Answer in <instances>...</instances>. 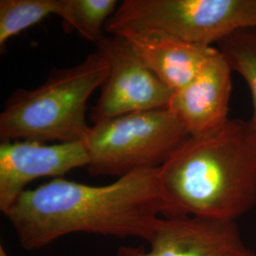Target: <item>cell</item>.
I'll return each mask as SVG.
<instances>
[{
  "instance_id": "6da1fadb",
  "label": "cell",
  "mask_w": 256,
  "mask_h": 256,
  "mask_svg": "<svg viewBox=\"0 0 256 256\" xmlns=\"http://www.w3.org/2000/svg\"><path fill=\"white\" fill-rule=\"evenodd\" d=\"M4 216L21 247L36 250L74 234L148 242L166 206L158 169H148L102 186L54 178L22 192Z\"/></svg>"
},
{
  "instance_id": "7a4b0ae2",
  "label": "cell",
  "mask_w": 256,
  "mask_h": 256,
  "mask_svg": "<svg viewBox=\"0 0 256 256\" xmlns=\"http://www.w3.org/2000/svg\"><path fill=\"white\" fill-rule=\"evenodd\" d=\"M164 218L236 221L256 204V138L248 122L230 119L220 131L190 137L160 167Z\"/></svg>"
},
{
  "instance_id": "3957f363",
  "label": "cell",
  "mask_w": 256,
  "mask_h": 256,
  "mask_svg": "<svg viewBox=\"0 0 256 256\" xmlns=\"http://www.w3.org/2000/svg\"><path fill=\"white\" fill-rule=\"evenodd\" d=\"M110 74V64L99 52L82 63L56 70L34 90H18L0 114L2 140L75 142L88 136L86 102Z\"/></svg>"
},
{
  "instance_id": "277c9868",
  "label": "cell",
  "mask_w": 256,
  "mask_h": 256,
  "mask_svg": "<svg viewBox=\"0 0 256 256\" xmlns=\"http://www.w3.org/2000/svg\"><path fill=\"white\" fill-rule=\"evenodd\" d=\"M256 28V0H126L106 25L111 36L155 32L212 46Z\"/></svg>"
},
{
  "instance_id": "5b68a950",
  "label": "cell",
  "mask_w": 256,
  "mask_h": 256,
  "mask_svg": "<svg viewBox=\"0 0 256 256\" xmlns=\"http://www.w3.org/2000/svg\"><path fill=\"white\" fill-rule=\"evenodd\" d=\"M190 138L168 108L130 113L94 124L84 138L94 176L158 169Z\"/></svg>"
},
{
  "instance_id": "8992f818",
  "label": "cell",
  "mask_w": 256,
  "mask_h": 256,
  "mask_svg": "<svg viewBox=\"0 0 256 256\" xmlns=\"http://www.w3.org/2000/svg\"><path fill=\"white\" fill-rule=\"evenodd\" d=\"M96 46L110 64V74L90 113L94 124L168 108L173 92L144 64L124 37L104 36Z\"/></svg>"
},
{
  "instance_id": "52a82bcc",
  "label": "cell",
  "mask_w": 256,
  "mask_h": 256,
  "mask_svg": "<svg viewBox=\"0 0 256 256\" xmlns=\"http://www.w3.org/2000/svg\"><path fill=\"white\" fill-rule=\"evenodd\" d=\"M149 248L120 247L116 256H256L236 221L200 216L162 218Z\"/></svg>"
},
{
  "instance_id": "ba28073f",
  "label": "cell",
  "mask_w": 256,
  "mask_h": 256,
  "mask_svg": "<svg viewBox=\"0 0 256 256\" xmlns=\"http://www.w3.org/2000/svg\"><path fill=\"white\" fill-rule=\"evenodd\" d=\"M90 156L84 142L46 146L32 140H2L0 144V210L5 214L25 192L28 184L41 178H60L86 166Z\"/></svg>"
},
{
  "instance_id": "9c48e42d",
  "label": "cell",
  "mask_w": 256,
  "mask_h": 256,
  "mask_svg": "<svg viewBox=\"0 0 256 256\" xmlns=\"http://www.w3.org/2000/svg\"><path fill=\"white\" fill-rule=\"evenodd\" d=\"M232 68L220 50L192 82L173 92L168 104L190 137L220 131L229 122Z\"/></svg>"
},
{
  "instance_id": "30bf717a",
  "label": "cell",
  "mask_w": 256,
  "mask_h": 256,
  "mask_svg": "<svg viewBox=\"0 0 256 256\" xmlns=\"http://www.w3.org/2000/svg\"><path fill=\"white\" fill-rule=\"evenodd\" d=\"M124 38L144 64L173 92L192 82L218 50L155 32Z\"/></svg>"
},
{
  "instance_id": "8fae6325",
  "label": "cell",
  "mask_w": 256,
  "mask_h": 256,
  "mask_svg": "<svg viewBox=\"0 0 256 256\" xmlns=\"http://www.w3.org/2000/svg\"><path fill=\"white\" fill-rule=\"evenodd\" d=\"M118 6L117 0H63L60 18L64 28L97 45L106 36L102 30Z\"/></svg>"
},
{
  "instance_id": "7c38bea8",
  "label": "cell",
  "mask_w": 256,
  "mask_h": 256,
  "mask_svg": "<svg viewBox=\"0 0 256 256\" xmlns=\"http://www.w3.org/2000/svg\"><path fill=\"white\" fill-rule=\"evenodd\" d=\"M63 0H1L0 48H5L12 37L18 36L50 14L62 12Z\"/></svg>"
},
{
  "instance_id": "4fadbf2b",
  "label": "cell",
  "mask_w": 256,
  "mask_h": 256,
  "mask_svg": "<svg viewBox=\"0 0 256 256\" xmlns=\"http://www.w3.org/2000/svg\"><path fill=\"white\" fill-rule=\"evenodd\" d=\"M218 45L232 70L243 77L250 90L254 113L248 124L256 138V28L238 30Z\"/></svg>"
},
{
  "instance_id": "5bb4252c",
  "label": "cell",
  "mask_w": 256,
  "mask_h": 256,
  "mask_svg": "<svg viewBox=\"0 0 256 256\" xmlns=\"http://www.w3.org/2000/svg\"><path fill=\"white\" fill-rule=\"evenodd\" d=\"M0 256H10L9 254L6 250V248L3 247L2 245L0 246Z\"/></svg>"
}]
</instances>
